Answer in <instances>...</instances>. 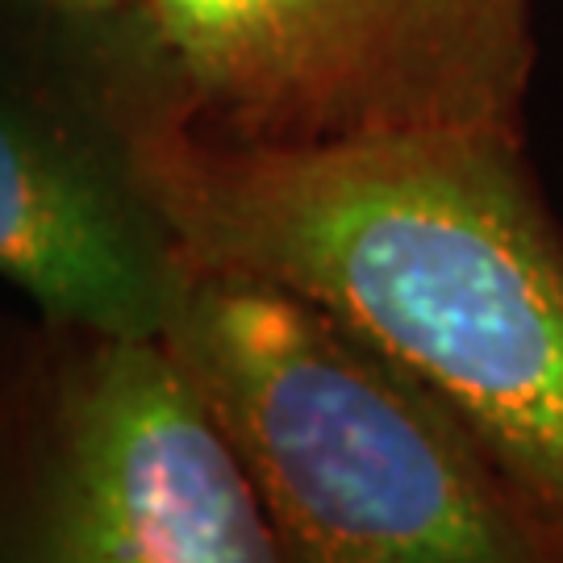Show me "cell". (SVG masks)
Instances as JSON below:
<instances>
[{"instance_id":"5","label":"cell","mask_w":563,"mask_h":563,"mask_svg":"<svg viewBox=\"0 0 563 563\" xmlns=\"http://www.w3.org/2000/svg\"><path fill=\"white\" fill-rule=\"evenodd\" d=\"M0 284L51 330L163 334L184 260L109 113L0 88Z\"/></svg>"},{"instance_id":"1","label":"cell","mask_w":563,"mask_h":563,"mask_svg":"<svg viewBox=\"0 0 563 563\" xmlns=\"http://www.w3.org/2000/svg\"><path fill=\"white\" fill-rule=\"evenodd\" d=\"M118 130L184 267L339 318L563 530V230L522 134L230 146Z\"/></svg>"},{"instance_id":"7","label":"cell","mask_w":563,"mask_h":563,"mask_svg":"<svg viewBox=\"0 0 563 563\" xmlns=\"http://www.w3.org/2000/svg\"><path fill=\"white\" fill-rule=\"evenodd\" d=\"M21 351H25V346H21ZM21 351H18V355L0 351V393H4V384H9V376H13V367H18V360H21Z\"/></svg>"},{"instance_id":"4","label":"cell","mask_w":563,"mask_h":563,"mask_svg":"<svg viewBox=\"0 0 563 563\" xmlns=\"http://www.w3.org/2000/svg\"><path fill=\"white\" fill-rule=\"evenodd\" d=\"M0 563H276V547L159 339L42 325L0 393Z\"/></svg>"},{"instance_id":"6","label":"cell","mask_w":563,"mask_h":563,"mask_svg":"<svg viewBox=\"0 0 563 563\" xmlns=\"http://www.w3.org/2000/svg\"><path fill=\"white\" fill-rule=\"evenodd\" d=\"M42 4H46V9H55V13H63V18L97 21V25L118 9V0H42Z\"/></svg>"},{"instance_id":"2","label":"cell","mask_w":563,"mask_h":563,"mask_svg":"<svg viewBox=\"0 0 563 563\" xmlns=\"http://www.w3.org/2000/svg\"><path fill=\"white\" fill-rule=\"evenodd\" d=\"M159 342L246 467L276 563H563L439 401L305 297L184 267Z\"/></svg>"},{"instance_id":"3","label":"cell","mask_w":563,"mask_h":563,"mask_svg":"<svg viewBox=\"0 0 563 563\" xmlns=\"http://www.w3.org/2000/svg\"><path fill=\"white\" fill-rule=\"evenodd\" d=\"M113 125L230 146L522 134L534 0H118Z\"/></svg>"}]
</instances>
